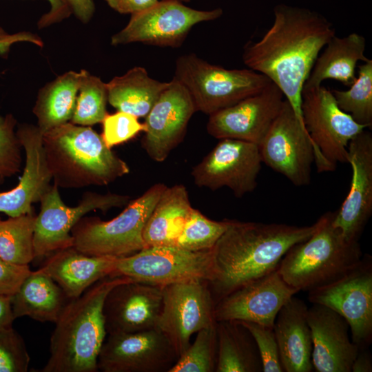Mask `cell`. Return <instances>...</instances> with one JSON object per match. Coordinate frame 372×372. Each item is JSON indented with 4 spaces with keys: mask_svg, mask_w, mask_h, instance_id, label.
I'll use <instances>...</instances> for the list:
<instances>
[{
    "mask_svg": "<svg viewBox=\"0 0 372 372\" xmlns=\"http://www.w3.org/2000/svg\"><path fill=\"white\" fill-rule=\"evenodd\" d=\"M221 8L200 10L180 0H159L131 15L127 25L112 37L113 45L141 42L161 47H180L193 26L218 19Z\"/></svg>",
    "mask_w": 372,
    "mask_h": 372,
    "instance_id": "cell-12",
    "label": "cell"
},
{
    "mask_svg": "<svg viewBox=\"0 0 372 372\" xmlns=\"http://www.w3.org/2000/svg\"><path fill=\"white\" fill-rule=\"evenodd\" d=\"M217 360L216 322L196 333L194 342L168 372H214Z\"/></svg>",
    "mask_w": 372,
    "mask_h": 372,
    "instance_id": "cell-35",
    "label": "cell"
},
{
    "mask_svg": "<svg viewBox=\"0 0 372 372\" xmlns=\"http://www.w3.org/2000/svg\"><path fill=\"white\" fill-rule=\"evenodd\" d=\"M80 79V72L69 71L40 90L33 113L37 118V127L42 134L71 121Z\"/></svg>",
    "mask_w": 372,
    "mask_h": 372,
    "instance_id": "cell-31",
    "label": "cell"
},
{
    "mask_svg": "<svg viewBox=\"0 0 372 372\" xmlns=\"http://www.w3.org/2000/svg\"><path fill=\"white\" fill-rule=\"evenodd\" d=\"M285 99L280 89L271 82L261 92L210 114L207 131L218 139H237L258 145Z\"/></svg>",
    "mask_w": 372,
    "mask_h": 372,
    "instance_id": "cell-17",
    "label": "cell"
},
{
    "mask_svg": "<svg viewBox=\"0 0 372 372\" xmlns=\"http://www.w3.org/2000/svg\"><path fill=\"white\" fill-rule=\"evenodd\" d=\"M159 0H105L108 6L121 14L140 12L155 4Z\"/></svg>",
    "mask_w": 372,
    "mask_h": 372,
    "instance_id": "cell-43",
    "label": "cell"
},
{
    "mask_svg": "<svg viewBox=\"0 0 372 372\" xmlns=\"http://www.w3.org/2000/svg\"><path fill=\"white\" fill-rule=\"evenodd\" d=\"M372 356L369 348L359 349L351 365V372H371Z\"/></svg>",
    "mask_w": 372,
    "mask_h": 372,
    "instance_id": "cell-47",
    "label": "cell"
},
{
    "mask_svg": "<svg viewBox=\"0 0 372 372\" xmlns=\"http://www.w3.org/2000/svg\"><path fill=\"white\" fill-rule=\"evenodd\" d=\"M311 225L243 222L229 219L213 247L215 277L209 282L216 304L238 288L278 269L287 251L307 240Z\"/></svg>",
    "mask_w": 372,
    "mask_h": 372,
    "instance_id": "cell-2",
    "label": "cell"
},
{
    "mask_svg": "<svg viewBox=\"0 0 372 372\" xmlns=\"http://www.w3.org/2000/svg\"><path fill=\"white\" fill-rule=\"evenodd\" d=\"M31 271L28 265L12 264L0 258V294L12 296Z\"/></svg>",
    "mask_w": 372,
    "mask_h": 372,
    "instance_id": "cell-41",
    "label": "cell"
},
{
    "mask_svg": "<svg viewBox=\"0 0 372 372\" xmlns=\"http://www.w3.org/2000/svg\"><path fill=\"white\" fill-rule=\"evenodd\" d=\"M194 167L192 176L198 187L216 190L230 189L241 198L257 187L262 161L258 145L223 138Z\"/></svg>",
    "mask_w": 372,
    "mask_h": 372,
    "instance_id": "cell-15",
    "label": "cell"
},
{
    "mask_svg": "<svg viewBox=\"0 0 372 372\" xmlns=\"http://www.w3.org/2000/svg\"><path fill=\"white\" fill-rule=\"evenodd\" d=\"M308 307L293 296L280 309L273 325L282 366L285 372H311L312 338Z\"/></svg>",
    "mask_w": 372,
    "mask_h": 372,
    "instance_id": "cell-25",
    "label": "cell"
},
{
    "mask_svg": "<svg viewBox=\"0 0 372 372\" xmlns=\"http://www.w3.org/2000/svg\"><path fill=\"white\" fill-rule=\"evenodd\" d=\"M30 357L22 337L12 327L0 330V372H26Z\"/></svg>",
    "mask_w": 372,
    "mask_h": 372,
    "instance_id": "cell-38",
    "label": "cell"
},
{
    "mask_svg": "<svg viewBox=\"0 0 372 372\" xmlns=\"http://www.w3.org/2000/svg\"><path fill=\"white\" fill-rule=\"evenodd\" d=\"M311 332V363L316 372H351L358 352L350 337L345 319L330 308L318 304L308 309Z\"/></svg>",
    "mask_w": 372,
    "mask_h": 372,
    "instance_id": "cell-23",
    "label": "cell"
},
{
    "mask_svg": "<svg viewBox=\"0 0 372 372\" xmlns=\"http://www.w3.org/2000/svg\"><path fill=\"white\" fill-rule=\"evenodd\" d=\"M174 78L186 87L196 111L209 116L261 92L271 83L249 68L226 69L192 53L177 59Z\"/></svg>",
    "mask_w": 372,
    "mask_h": 372,
    "instance_id": "cell-7",
    "label": "cell"
},
{
    "mask_svg": "<svg viewBox=\"0 0 372 372\" xmlns=\"http://www.w3.org/2000/svg\"><path fill=\"white\" fill-rule=\"evenodd\" d=\"M72 13L83 23L92 18L95 5L94 0H65Z\"/></svg>",
    "mask_w": 372,
    "mask_h": 372,
    "instance_id": "cell-45",
    "label": "cell"
},
{
    "mask_svg": "<svg viewBox=\"0 0 372 372\" xmlns=\"http://www.w3.org/2000/svg\"><path fill=\"white\" fill-rule=\"evenodd\" d=\"M70 300L41 268L31 271L11 296L15 319L28 316L39 322L54 323Z\"/></svg>",
    "mask_w": 372,
    "mask_h": 372,
    "instance_id": "cell-27",
    "label": "cell"
},
{
    "mask_svg": "<svg viewBox=\"0 0 372 372\" xmlns=\"http://www.w3.org/2000/svg\"><path fill=\"white\" fill-rule=\"evenodd\" d=\"M42 135L47 163L58 187L107 185L130 172L127 163L90 126L68 122Z\"/></svg>",
    "mask_w": 372,
    "mask_h": 372,
    "instance_id": "cell-4",
    "label": "cell"
},
{
    "mask_svg": "<svg viewBox=\"0 0 372 372\" xmlns=\"http://www.w3.org/2000/svg\"><path fill=\"white\" fill-rule=\"evenodd\" d=\"M132 280L107 276L67 304L55 322L50 357L41 372H96L98 357L107 334L103 305L115 286Z\"/></svg>",
    "mask_w": 372,
    "mask_h": 372,
    "instance_id": "cell-3",
    "label": "cell"
},
{
    "mask_svg": "<svg viewBox=\"0 0 372 372\" xmlns=\"http://www.w3.org/2000/svg\"><path fill=\"white\" fill-rule=\"evenodd\" d=\"M102 123L101 136L110 148L127 141L145 130L144 123H140L138 117L120 111L112 114H107Z\"/></svg>",
    "mask_w": 372,
    "mask_h": 372,
    "instance_id": "cell-40",
    "label": "cell"
},
{
    "mask_svg": "<svg viewBox=\"0 0 372 372\" xmlns=\"http://www.w3.org/2000/svg\"><path fill=\"white\" fill-rule=\"evenodd\" d=\"M333 214H322L314 232L293 245L280 262L284 280L299 291H309L336 280L364 255L359 241L347 240L333 225Z\"/></svg>",
    "mask_w": 372,
    "mask_h": 372,
    "instance_id": "cell-5",
    "label": "cell"
},
{
    "mask_svg": "<svg viewBox=\"0 0 372 372\" xmlns=\"http://www.w3.org/2000/svg\"><path fill=\"white\" fill-rule=\"evenodd\" d=\"M216 372H261V358L250 332L238 321L216 322Z\"/></svg>",
    "mask_w": 372,
    "mask_h": 372,
    "instance_id": "cell-30",
    "label": "cell"
},
{
    "mask_svg": "<svg viewBox=\"0 0 372 372\" xmlns=\"http://www.w3.org/2000/svg\"><path fill=\"white\" fill-rule=\"evenodd\" d=\"M167 187L163 183L151 186L110 220L83 216L71 231L73 247L85 255L115 258L142 250L145 248L143 229Z\"/></svg>",
    "mask_w": 372,
    "mask_h": 372,
    "instance_id": "cell-6",
    "label": "cell"
},
{
    "mask_svg": "<svg viewBox=\"0 0 372 372\" xmlns=\"http://www.w3.org/2000/svg\"><path fill=\"white\" fill-rule=\"evenodd\" d=\"M312 304L333 310L349 324L358 349L372 342V257L367 254L336 280L308 291Z\"/></svg>",
    "mask_w": 372,
    "mask_h": 372,
    "instance_id": "cell-10",
    "label": "cell"
},
{
    "mask_svg": "<svg viewBox=\"0 0 372 372\" xmlns=\"http://www.w3.org/2000/svg\"><path fill=\"white\" fill-rule=\"evenodd\" d=\"M76 105L71 123L90 126L102 123L107 115V84L85 70H81Z\"/></svg>",
    "mask_w": 372,
    "mask_h": 372,
    "instance_id": "cell-34",
    "label": "cell"
},
{
    "mask_svg": "<svg viewBox=\"0 0 372 372\" xmlns=\"http://www.w3.org/2000/svg\"><path fill=\"white\" fill-rule=\"evenodd\" d=\"M238 322L250 332L256 342L261 358L262 371L284 372L273 327L253 322Z\"/></svg>",
    "mask_w": 372,
    "mask_h": 372,
    "instance_id": "cell-39",
    "label": "cell"
},
{
    "mask_svg": "<svg viewBox=\"0 0 372 372\" xmlns=\"http://www.w3.org/2000/svg\"><path fill=\"white\" fill-rule=\"evenodd\" d=\"M352 169L349 193L334 212L333 224L349 241H359L372 214V134L364 130L348 145Z\"/></svg>",
    "mask_w": 372,
    "mask_h": 372,
    "instance_id": "cell-20",
    "label": "cell"
},
{
    "mask_svg": "<svg viewBox=\"0 0 372 372\" xmlns=\"http://www.w3.org/2000/svg\"><path fill=\"white\" fill-rule=\"evenodd\" d=\"M168 83L151 78L143 67H134L106 83L107 101L118 111L145 117Z\"/></svg>",
    "mask_w": 372,
    "mask_h": 372,
    "instance_id": "cell-29",
    "label": "cell"
},
{
    "mask_svg": "<svg viewBox=\"0 0 372 372\" xmlns=\"http://www.w3.org/2000/svg\"><path fill=\"white\" fill-rule=\"evenodd\" d=\"M213 249V248H212ZM189 251L174 246H154L118 258L114 276L163 287L190 280L212 281L213 249Z\"/></svg>",
    "mask_w": 372,
    "mask_h": 372,
    "instance_id": "cell-9",
    "label": "cell"
},
{
    "mask_svg": "<svg viewBox=\"0 0 372 372\" xmlns=\"http://www.w3.org/2000/svg\"><path fill=\"white\" fill-rule=\"evenodd\" d=\"M358 76L347 90L331 91L338 107L358 123L372 127V60L358 65Z\"/></svg>",
    "mask_w": 372,
    "mask_h": 372,
    "instance_id": "cell-33",
    "label": "cell"
},
{
    "mask_svg": "<svg viewBox=\"0 0 372 372\" xmlns=\"http://www.w3.org/2000/svg\"><path fill=\"white\" fill-rule=\"evenodd\" d=\"M7 34L3 31L1 29H0V39L3 37L5 35H6Z\"/></svg>",
    "mask_w": 372,
    "mask_h": 372,
    "instance_id": "cell-48",
    "label": "cell"
},
{
    "mask_svg": "<svg viewBox=\"0 0 372 372\" xmlns=\"http://www.w3.org/2000/svg\"><path fill=\"white\" fill-rule=\"evenodd\" d=\"M21 41L30 42L40 47L43 45L41 39L29 32H20L13 34H7L0 39V54L6 53L13 43ZM3 118L4 116H0V124L3 122Z\"/></svg>",
    "mask_w": 372,
    "mask_h": 372,
    "instance_id": "cell-44",
    "label": "cell"
},
{
    "mask_svg": "<svg viewBox=\"0 0 372 372\" xmlns=\"http://www.w3.org/2000/svg\"><path fill=\"white\" fill-rule=\"evenodd\" d=\"M0 220H1V219H0Z\"/></svg>",
    "mask_w": 372,
    "mask_h": 372,
    "instance_id": "cell-50",
    "label": "cell"
},
{
    "mask_svg": "<svg viewBox=\"0 0 372 372\" xmlns=\"http://www.w3.org/2000/svg\"><path fill=\"white\" fill-rule=\"evenodd\" d=\"M196 112L186 87L174 78L145 116L142 145L149 157L164 161L183 141L188 123Z\"/></svg>",
    "mask_w": 372,
    "mask_h": 372,
    "instance_id": "cell-19",
    "label": "cell"
},
{
    "mask_svg": "<svg viewBox=\"0 0 372 372\" xmlns=\"http://www.w3.org/2000/svg\"><path fill=\"white\" fill-rule=\"evenodd\" d=\"M192 208L183 185L167 187L143 229L145 248L175 246Z\"/></svg>",
    "mask_w": 372,
    "mask_h": 372,
    "instance_id": "cell-28",
    "label": "cell"
},
{
    "mask_svg": "<svg viewBox=\"0 0 372 372\" xmlns=\"http://www.w3.org/2000/svg\"><path fill=\"white\" fill-rule=\"evenodd\" d=\"M365 49L366 39L361 34L334 35L317 57L302 89L320 86L327 79H334L349 87L356 79L358 62L369 59L364 54Z\"/></svg>",
    "mask_w": 372,
    "mask_h": 372,
    "instance_id": "cell-26",
    "label": "cell"
},
{
    "mask_svg": "<svg viewBox=\"0 0 372 372\" xmlns=\"http://www.w3.org/2000/svg\"><path fill=\"white\" fill-rule=\"evenodd\" d=\"M258 146L262 163L297 187L309 185L314 163L313 145L304 126L286 99Z\"/></svg>",
    "mask_w": 372,
    "mask_h": 372,
    "instance_id": "cell-14",
    "label": "cell"
},
{
    "mask_svg": "<svg viewBox=\"0 0 372 372\" xmlns=\"http://www.w3.org/2000/svg\"><path fill=\"white\" fill-rule=\"evenodd\" d=\"M301 114L318 172H331L338 163H348L350 141L366 127L343 112L331 91L322 85L302 89Z\"/></svg>",
    "mask_w": 372,
    "mask_h": 372,
    "instance_id": "cell-8",
    "label": "cell"
},
{
    "mask_svg": "<svg viewBox=\"0 0 372 372\" xmlns=\"http://www.w3.org/2000/svg\"><path fill=\"white\" fill-rule=\"evenodd\" d=\"M99 354L103 372H168L178 358L167 338L157 328L107 333Z\"/></svg>",
    "mask_w": 372,
    "mask_h": 372,
    "instance_id": "cell-16",
    "label": "cell"
},
{
    "mask_svg": "<svg viewBox=\"0 0 372 372\" xmlns=\"http://www.w3.org/2000/svg\"><path fill=\"white\" fill-rule=\"evenodd\" d=\"M14 320L11 296L0 294V330L12 327Z\"/></svg>",
    "mask_w": 372,
    "mask_h": 372,
    "instance_id": "cell-46",
    "label": "cell"
},
{
    "mask_svg": "<svg viewBox=\"0 0 372 372\" xmlns=\"http://www.w3.org/2000/svg\"><path fill=\"white\" fill-rule=\"evenodd\" d=\"M130 201L129 196L87 192L78 205L68 207L61 200L58 186L53 183L41 199L40 212L35 218L33 240L35 258L73 247L71 231L88 212L96 209L105 211L124 206Z\"/></svg>",
    "mask_w": 372,
    "mask_h": 372,
    "instance_id": "cell-13",
    "label": "cell"
},
{
    "mask_svg": "<svg viewBox=\"0 0 372 372\" xmlns=\"http://www.w3.org/2000/svg\"><path fill=\"white\" fill-rule=\"evenodd\" d=\"M299 291L284 280L278 268L217 302L215 320L253 322L273 327L280 309Z\"/></svg>",
    "mask_w": 372,
    "mask_h": 372,
    "instance_id": "cell-18",
    "label": "cell"
},
{
    "mask_svg": "<svg viewBox=\"0 0 372 372\" xmlns=\"http://www.w3.org/2000/svg\"><path fill=\"white\" fill-rule=\"evenodd\" d=\"M163 287L131 280L114 287L104 305L107 333L141 331L156 327Z\"/></svg>",
    "mask_w": 372,
    "mask_h": 372,
    "instance_id": "cell-21",
    "label": "cell"
},
{
    "mask_svg": "<svg viewBox=\"0 0 372 372\" xmlns=\"http://www.w3.org/2000/svg\"><path fill=\"white\" fill-rule=\"evenodd\" d=\"M162 307L156 327L179 357L191 336L216 322L215 301L207 280H190L163 287Z\"/></svg>",
    "mask_w": 372,
    "mask_h": 372,
    "instance_id": "cell-11",
    "label": "cell"
},
{
    "mask_svg": "<svg viewBox=\"0 0 372 372\" xmlns=\"http://www.w3.org/2000/svg\"><path fill=\"white\" fill-rule=\"evenodd\" d=\"M229 224V219L212 220L192 208L175 246L189 251L212 249Z\"/></svg>",
    "mask_w": 372,
    "mask_h": 372,
    "instance_id": "cell-36",
    "label": "cell"
},
{
    "mask_svg": "<svg viewBox=\"0 0 372 372\" xmlns=\"http://www.w3.org/2000/svg\"><path fill=\"white\" fill-rule=\"evenodd\" d=\"M16 127L17 120L12 114H7L0 124V183L21 169L22 146Z\"/></svg>",
    "mask_w": 372,
    "mask_h": 372,
    "instance_id": "cell-37",
    "label": "cell"
},
{
    "mask_svg": "<svg viewBox=\"0 0 372 372\" xmlns=\"http://www.w3.org/2000/svg\"><path fill=\"white\" fill-rule=\"evenodd\" d=\"M117 258L88 256L70 247L49 255L41 269L74 299L100 280L114 276Z\"/></svg>",
    "mask_w": 372,
    "mask_h": 372,
    "instance_id": "cell-24",
    "label": "cell"
},
{
    "mask_svg": "<svg viewBox=\"0 0 372 372\" xmlns=\"http://www.w3.org/2000/svg\"><path fill=\"white\" fill-rule=\"evenodd\" d=\"M33 213L0 220V258L12 264L28 265L35 258Z\"/></svg>",
    "mask_w": 372,
    "mask_h": 372,
    "instance_id": "cell-32",
    "label": "cell"
},
{
    "mask_svg": "<svg viewBox=\"0 0 372 372\" xmlns=\"http://www.w3.org/2000/svg\"><path fill=\"white\" fill-rule=\"evenodd\" d=\"M17 134L25 154V164L18 185L0 192V212L9 217L32 213V205L40 202L52 180L37 126L20 124Z\"/></svg>",
    "mask_w": 372,
    "mask_h": 372,
    "instance_id": "cell-22",
    "label": "cell"
},
{
    "mask_svg": "<svg viewBox=\"0 0 372 372\" xmlns=\"http://www.w3.org/2000/svg\"><path fill=\"white\" fill-rule=\"evenodd\" d=\"M50 4V11L43 14L38 22L39 27L44 28L58 22L72 13L65 0H48Z\"/></svg>",
    "mask_w": 372,
    "mask_h": 372,
    "instance_id": "cell-42",
    "label": "cell"
},
{
    "mask_svg": "<svg viewBox=\"0 0 372 372\" xmlns=\"http://www.w3.org/2000/svg\"><path fill=\"white\" fill-rule=\"evenodd\" d=\"M335 34L331 22L320 13L280 3L273 8L271 26L258 41L244 47L242 61L280 89L303 124L304 84L319 54Z\"/></svg>",
    "mask_w": 372,
    "mask_h": 372,
    "instance_id": "cell-1",
    "label": "cell"
},
{
    "mask_svg": "<svg viewBox=\"0 0 372 372\" xmlns=\"http://www.w3.org/2000/svg\"><path fill=\"white\" fill-rule=\"evenodd\" d=\"M180 1H186V2H187V1H189L190 0H180Z\"/></svg>",
    "mask_w": 372,
    "mask_h": 372,
    "instance_id": "cell-49",
    "label": "cell"
}]
</instances>
